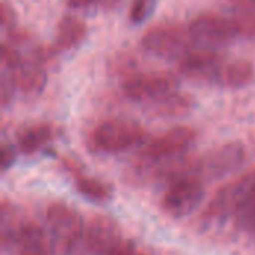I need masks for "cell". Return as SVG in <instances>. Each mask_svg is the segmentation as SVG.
Here are the masks:
<instances>
[{"label": "cell", "instance_id": "4", "mask_svg": "<svg viewBox=\"0 0 255 255\" xmlns=\"http://www.w3.org/2000/svg\"><path fill=\"white\" fill-rule=\"evenodd\" d=\"M142 45L151 54L178 60H182L194 48L190 40L188 30L184 31L175 25H158L149 28L143 34Z\"/></svg>", "mask_w": 255, "mask_h": 255}, {"label": "cell", "instance_id": "24", "mask_svg": "<svg viewBox=\"0 0 255 255\" xmlns=\"http://www.w3.org/2000/svg\"><path fill=\"white\" fill-rule=\"evenodd\" d=\"M108 255H146L140 251H137V248L134 247L133 242L127 241V239H123L114 250L109 251Z\"/></svg>", "mask_w": 255, "mask_h": 255}, {"label": "cell", "instance_id": "28", "mask_svg": "<svg viewBox=\"0 0 255 255\" xmlns=\"http://www.w3.org/2000/svg\"><path fill=\"white\" fill-rule=\"evenodd\" d=\"M117 1H118V0H100V4H102L103 7H112Z\"/></svg>", "mask_w": 255, "mask_h": 255}, {"label": "cell", "instance_id": "10", "mask_svg": "<svg viewBox=\"0 0 255 255\" xmlns=\"http://www.w3.org/2000/svg\"><path fill=\"white\" fill-rule=\"evenodd\" d=\"M82 241L93 254L108 255L123 241V236L115 221L106 217H96L85 227Z\"/></svg>", "mask_w": 255, "mask_h": 255}, {"label": "cell", "instance_id": "19", "mask_svg": "<svg viewBox=\"0 0 255 255\" xmlns=\"http://www.w3.org/2000/svg\"><path fill=\"white\" fill-rule=\"evenodd\" d=\"M235 218L242 230L255 236V193L247 199V202L236 212Z\"/></svg>", "mask_w": 255, "mask_h": 255}, {"label": "cell", "instance_id": "3", "mask_svg": "<svg viewBox=\"0 0 255 255\" xmlns=\"http://www.w3.org/2000/svg\"><path fill=\"white\" fill-rule=\"evenodd\" d=\"M145 137L140 124L128 120H111L100 124L93 133V143L105 152H121L139 145Z\"/></svg>", "mask_w": 255, "mask_h": 255}, {"label": "cell", "instance_id": "7", "mask_svg": "<svg viewBox=\"0 0 255 255\" xmlns=\"http://www.w3.org/2000/svg\"><path fill=\"white\" fill-rule=\"evenodd\" d=\"M123 90L131 100H161L176 93L178 79L170 73L136 75L126 81Z\"/></svg>", "mask_w": 255, "mask_h": 255}, {"label": "cell", "instance_id": "21", "mask_svg": "<svg viewBox=\"0 0 255 255\" xmlns=\"http://www.w3.org/2000/svg\"><path fill=\"white\" fill-rule=\"evenodd\" d=\"M152 10V0H134L130 9V19L133 24L145 21Z\"/></svg>", "mask_w": 255, "mask_h": 255}, {"label": "cell", "instance_id": "16", "mask_svg": "<svg viewBox=\"0 0 255 255\" xmlns=\"http://www.w3.org/2000/svg\"><path fill=\"white\" fill-rule=\"evenodd\" d=\"M52 139V127L49 124H37L27 128L18 137V148L24 154H33Z\"/></svg>", "mask_w": 255, "mask_h": 255}, {"label": "cell", "instance_id": "8", "mask_svg": "<svg viewBox=\"0 0 255 255\" xmlns=\"http://www.w3.org/2000/svg\"><path fill=\"white\" fill-rule=\"evenodd\" d=\"M255 193V170L218 191L209 205V212L215 217H235L239 208Z\"/></svg>", "mask_w": 255, "mask_h": 255}, {"label": "cell", "instance_id": "14", "mask_svg": "<svg viewBox=\"0 0 255 255\" xmlns=\"http://www.w3.org/2000/svg\"><path fill=\"white\" fill-rule=\"evenodd\" d=\"M254 78V66L247 60H238L229 64H223L215 75L214 82L229 87L239 88L250 84Z\"/></svg>", "mask_w": 255, "mask_h": 255}, {"label": "cell", "instance_id": "15", "mask_svg": "<svg viewBox=\"0 0 255 255\" xmlns=\"http://www.w3.org/2000/svg\"><path fill=\"white\" fill-rule=\"evenodd\" d=\"M87 34V25L82 19L73 15L64 16L57 27V39L55 48L58 49H69L76 46L84 40Z\"/></svg>", "mask_w": 255, "mask_h": 255}, {"label": "cell", "instance_id": "12", "mask_svg": "<svg viewBox=\"0 0 255 255\" xmlns=\"http://www.w3.org/2000/svg\"><path fill=\"white\" fill-rule=\"evenodd\" d=\"M221 66V55L211 49H193L181 60V72L193 79L214 81Z\"/></svg>", "mask_w": 255, "mask_h": 255}, {"label": "cell", "instance_id": "18", "mask_svg": "<svg viewBox=\"0 0 255 255\" xmlns=\"http://www.w3.org/2000/svg\"><path fill=\"white\" fill-rule=\"evenodd\" d=\"M78 190L87 196L88 199H94V200H105L109 197V188L106 184L93 179V178H81L76 182Z\"/></svg>", "mask_w": 255, "mask_h": 255}, {"label": "cell", "instance_id": "6", "mask_svg": "<svg viewBox=\"0 0 255 255\" xmlns=\"http://www.w3.org/2000/svg\"><path fill=\"white\" fill-rule=\"evenodd\" d=\"M203 197L202 181L194 178L176 179L172 181L163 197V208L172 218H185L202 205Z\"/></svg>", "mask_w": 255, "mask_h": 255}, {"label": "cell", "instance_id": "1", "mask_svg": "<svg viewBox=\"0 0 255 255\" xmlns=\"http://www.w3.org/2000/svg\"><path fill=\"white\" fill-rule=\"evenodd\" d=\"M245 161V146L239 142L224 143L199 160L190 163V176L194 179H220L242 166Z\"/></svg>", "mask_w": 255, "mask_h": 255}, {"label": "cell", "instance_id": "22", "mask_svg": "<svg viewBox=\"0 0 255 255\" xmlns=\"http://www.w3.org/2000/svg\"><path fill=\"white\" fill-rule=\"evenodd\" d=\"M239 34H245L250 37L255 36V12H245L235 19Z\"/></svg>", "mask_w": 255, "mask_h": 255}, {"label": "cell", "instance_id": "26", "mask_svg": "<svg viewBox=\"0 0 255 255\" xmlns=\"http://www.w3.org/2000/svg\"><path fill=\"white\" fill-rule=\"evenodd\" d=\"M0 161H1V170H7L12 163L15 161V148L10 145H3L1 148V155H0Z\"/></svg>", "mask_w": 255, "mask_h": 255}, {"label": "cell", "instance_id": "11", "mask_svg": "<svg viewBox=\"0 0 255 255\" xmlns=\"http://www.w3.org/2000/svg\"><path fill=\"white\" fill-rule=\"evenodd\" d=\"M18 255H52L54 245L49 232L36 224H24L13 233Z\"/></svg>", "mask_w": 255, "mask_h": 255}, {"label": "cell", "instance_id": "17", "mask_svg": "<svg viewBox=\"0 0 255 255\" xmlns=\"http://www.w3.org/2000/svg\"><path fill=\"white\" fill-rule=\"evenodd\" d=\"M160 108L158 112L164 117H178V115H184L191 109V100L184 97V96H178L176 93L158 100Z\"/></svg>", "mask_w": 255, "mask_h": 255}, {"label": "cell", "instance_id": "2", "mask_svg": "<svg viewBox=\"0 0 255 255\" xmlns=\"http://www.w3.org/2000/svg\"><path fill=\"white\" fill-rule=\"evenodd\" d=\"M188 36L196 49L217 51L239 36L235 19H227L215 13H202L188 27Z\"/></svg>", "mask_w": 255, "mask_h": 255}, {"label": "cell", "instance_id": "25", "mask_svg": "<svg viewBox=\"0 0 255 255\" xmlns=\"http://www.w3.org/2000/svg\"><path fill=\"white\" fill-rule=\"evenodd\" d=\"M1 24L4 28H13L15 25V12L13 9L7 4V1H1Z\"/></svg>", "mask_w": 255, "mask_h": 255}, {"label": "cell", "instance_id": "23", "mask_svg": "<svg viewBox=\"0 0 255 255\" xmlns=\"http://www.w3.org/2000/svg\"><path fill=\"white\" fill-rule=\"evenodd\" d=\"M1 61H3V67H7L10 70H15L22 60H21L18 51L12 45L3 43L1 45Z\"/></svg>", "mask_w": 255, "mask_h": 255}, {"label": "cell", "instance_id": "27", "mask_svg": "<svg viewBox=\"0 0 255 255\" xmlns=\"http://www.w3.org/2000/svg\"><path fill=\"white\" fill-rule=\"evenodd\" d=\"M96 3H100V0H67V6L72 9H84Z\"/></svg>", "mask_w": 255, "mask_h": 255}, {"label": "cell", "instance_id": "9", "mask_svg": "<svg viewBox=\"0 0 255 255\" xmlns=\"http://www.w3.org/2000/svg\"><path fill=\"white\" fill-rule=\"evenodd\" d=\"M196 140V131L191 127L179 126L154 139L146 148L145 155L152 160H170L187 152Z\"/></svg>", "mask_w": 255, "mask_h": 255}, {"label": "cell", "instance_id": "13", "mask_svg": "<svg viewBox=\"0 0 255 255\" xmlns=\"http://www.w3.org/2000/svg\"><path fill=\"white\" fill-rule=\"evenodd\" d=\"M16 87L27 96H37L46 85V72L37 60H22L13 70Z\"/></svg>", "mask_w": 255, "mask_h": 255}, {"label": "cell", "instance_id": "20", "mask_svg": "<svg viewBox=\"0 0 255 255\" xmlns=\"http://www.w3.org/2000/svg\"><path fill=\"white\" fill-rule=\"evenodd\" d=\"M16 82H15V76H13V70L3 67V73H1V85H0V94H1V103L6 106L9 100H12L13 97V91H15Z\"/></svg>", "mask_w": 255, "mask_h": 255}, {"label": "cell", "instance_id": "5", "mask_svg": "<svg viewBox=\"0 0 255 255\" xmlns=\"http://www.w3.org/2000/svg\"><path fill=\"white\" fill-rule=\"evenodd\" d=\"M46 223L52 239L66 248H70L84 239V220L75 208L66 203H51L46 211Z\"/></svg>", "mask_w": 255, "mask_h": 255}]
</instances>
